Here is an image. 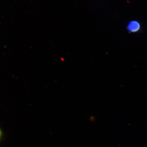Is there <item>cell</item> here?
<instances>
[{
  "mask_svg": "<svg viewBox=\"0 0 147 147\" xmlns=\"http://www.w3.org/2000/svg\"><path fill=\"white\" fill-rule=\"evenodd\" d=\"M141 28L140 23L136 20L130 21L127 25V30L131 33H136L139 32Z\"/></svg>",
  "mask_w": 147,
  "mask_h": 147,
  "instance_id": "cell-1",
  "label": "cell"
},
{
  "mask_svg": "<svg viewBox=\"0 0 147 147\" xmlns=\"http://www.w3.org/2000/svg\"><path fill=\"white\" fill-rule=\"evenodd\" d=\"M3 130L0 127V144L1 142L2 141L3 138Z\"/></svg>",
  "mask_w": 147,
  "mask_h": 147,
  "instance_id": "cell-2",
  "label": "cell"
}]
</instances>
